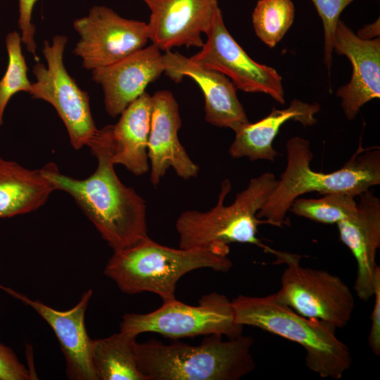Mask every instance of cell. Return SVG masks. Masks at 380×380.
<instances>
[{"label":"cell","mask_w":380,"mask_h":380,"mask_svg":"<svg viewBox=\"0 0 380 380\" xmlns=\"http://www.w3.org/2000/svg\"><path fill=\"white\" fill-rule=\"evenodd\" d=\"M80 35L73 53L88 70L109 65L144 48L148 40L147 23L121 17L104 6H93L75 19Z\"/></svg>","instance_id":"30bf717a"},{"label":"cell","mask_w":380,"mask_h":380,"mask_svg":"<svg viewBox=\"0 0 380 380\" xmlns=\"http://www.w3.org/2000/svg\"><path fill=\"white\" fill-rule=\"evenodd\" d=\"M54 191L41 168L30 170L0 156V218L37 210Z\"/></svg>","instance_id":"44dd1931"},{"label":"cell","mask_w":380,"mask_h":380,"mask_svg":"<svg viewBox=\"0 0 380 380\" xmlns=\"http://www.w3.org/2000/svg\"><path fill=\"white\" fill-rule=\"evenodd\" d=\"M264 251L277 258L275 263L286 265L281 288L275 293L280 302L303 317L324 322L335 329L348 324L355 299L339 277L325 270L302 267L299 255L268 246Z\"/></svg>","instance_id":"52a82bcc"},{"label":"cell","mask_w":380,"mask_h":380,"mask_svg":"<svg viewBox=\"0 0 380 380\" xmlns=\"http://www.w3.org/2000/svg\"><path fill=\"white\" fill-rule=\"evenodd\" d=\"M6 292L34 310L53 329L61 348L69 379L98 380L91 357L93 339L86 330L84 317L93 294L84 292L79 302L68 310H58L0 285Z\"/></svg>","instance_id":"4fadbf2b"},{"label":"cell","mask_w":380,"mask_h":380,"mask_svg":"<svg viewBox=\"0 0 380 380\" xmlns=\"http://www.w3.org/2000/svg\"><path fill=\"white\" fill-rule=\"evenodd\" d=\"M234 320L300 345L305 365L322 378L339 379L352 362L348 347L329 324L303 317L280 302L275 293L262 297L239 295L233 300Z\"/></svg>","instance_id":"5b68a950"},{"label":"cell","mask_w":380,"mask_h":380,"mask_svg":"<svg viewBox=\"0 0 380 380\" xmlns=\"http://www.w3.org/2000/svg\"><path fill=\"white\" fill-rule=\"evenodd\" d=\"M37 1L19 0L18 27L21 30L22 42L26 45L27 50L33 55L34 59L39 61L34 41L35 27L32 23V10Z\"/></svg>","instance_id":"83f0119b"},{"label":"cell","mask_w":380,"mask_h":380,"mask_svg":"<svg viewBox=\"0 0 380 380\" xmlns=\"http://www.w3.org/2000/svg\"><path fill=\"white\" fill-rule=\"evenodd\" d=\"M182 125L178 103L172 92L162 90L151 96L148 158L151 160V182L157 186L172 167L184 179L196 177L199 167L189 156L179 141Z\"/></svg>","instance_id":"5bb4252c"},{"label":"cell","mask_w":380,"mask_h":380,"mask_svg":"<svg viewBox=\"0 0 380 380\" xmlns=\"http://www.w3.org/2000/svg\"><path fill=\"white\" fill-rule=\"evenodd\" d=\"M229 253V245L174 248L147 237L132 247L113 252L104 274L125 293H153L165 303L176 299L177 283L191 271L210 268L228 272L232 267Z\"/></svg>","instance_id":"3957f363"},{"label":"cell","mask_w":380,"mask_h":380,"mask_svg":"<svg viewBox=\"0 0 380 380\" xmlns=\"http://www.w3.org/2000/svg\"><path fill=\"white\" fill-rule=\"evenodd\" d=\"M318 103H308L293 99L284 109L273 108L271 113L260 120L248 122L239 127L232 143L229 153L234 158H248L250 160H275L277 152L273 141L281 126L289 120L297 121L305 127L317 123L315 115L320 110Z\"/></svg>","instance_id":"d6986e66"},{"label":"cell","mask_w":380,"mask_h":380,"mask_svg":"<svg viewBox=\"0 0 380 380\" xmlns=\"http://www.w3.org/2000/svg\"><path fill=\"white\" fill-rule=\"evenodd\" d=\"M380 20L376 19L374 23L362 27L356 34L358 37L365 40H370L379 37Z\"/></svg>","instance_id":"f546056e"},{"label":"cell","mask_w":380,"mask_h":380,"mask_svg":"<svg viewBox=\"0 0 380 380\" xmlns=\"http://www.w3.org/2000/svg\"><path fill=\"white\" fill-rule=\"evenodd\" d=\"M32 375L14 351L0 343V380H29Z\"/></svg>","instance_id":"4316f807"},{"label":"cell","mask_w":380,"mask_h":380,"mask_svg":"<svg viewBox=\"0 0 380 380\" xmlns=\"http://www.w3.org/2000/svg\"><path fill=\"white\" fill-rule=\"evenodd\" d=\"M150 10L148 39L160 51L177 46L201 48L210 30L217 0H141Z\"/></svg>","instance_id":"7c38bea8"},{"label":"cell","mask_w":380,"mask_h":380,"mask_svg":"<svg viewBox=\"0 0 380 380\" xmlns=\"http://www.w3.org/2000/svg\"><path fill=\"white\" fill-rule=\"evenodd\" d=\"M222 337L209 335L198 346L136 341L138 368L148 380H238L253 372V337Z\"/></svg>","instance_id":"277c9868"},{"label":"cell","mask_w":380,"mask_h":380,"mask_svg":"<svg viewBox=\"0 0 380 380\" xmlns=\"http://www.w3.org/2000/svg\"><path fill=\"white\" fill-rule=\"evenodd\" d=\"M205 35L206 42L190 58L192 61L224 75L236 89L265 94L284 104L281 75L274 68L258 63L248 55L227 30L220 8Z\"/></svg>","instance_id":"8fae6325"},{"label":"cell","mask_w":380,"mask_h":380,"mask_svg":"<svg viewBox=\"0 0 380 380\" xmlns=\"http://www.w3.org/2000/svg\"><path fill=\"white\" fill-rule=\"evenodd\" d=\"M136 338L120 331L93 339L91 357L98 380H148L139 369Z\"/></svg>","instance_id":"7402d4cb"},{"label":"cell","mask_w":380,"mask_h":380,"mask_svg":"<svg viewBox=\"0 0 380 380\" xmlns=\"http://www.w3.org/2000/svg\"><path fill=\"white\" fill-rule=\"evenodd\" d=\"M151 113V96L144 92L122 112L118 122L112 125L113 163L123 165L137 176L149 170Z\"/></svg>","instance_id":"ffe728a7"},{"label":"cell","mask_w":380,"mask_h":380,"mask_svg":"<svg viewBox=\"0 0 380 380\" xmlns=\"http://www.w3.org/2000/svg\"><path fill=\"white\" fill-rule=\"evenodd\" d=\"M286 147L285 170L256 215L265 224L277 227L286 224V215L291 204L305 194L346 193L358 196L380 184V149L377 146L363 148L360 144L343 167L329 173L318 172L311 168L313 153L308 139L292 137Z\"/></svg>","instance_id":"7a4b0ae2"},{"label":"cell","mask_w":380,"mask_h":380,"mask_svg":"<svg viewBox=\"0 0 380 380\" xmlns=\"http://www.w3.org/2000/svg\"><path fill=\"white\" fill-rule=\"evenodd\" d=\"M350 194L334 193L319 198H297L289 210L310 220L327 224H337L353 215L357 210V201Z\"/></svg>","instance_id":"cb8c5ba5"},{"label":"cell","mask_w":380,"mask_h":380,"mask_svg":"<svg viewBox=\"0 0 380 380\" xmlns=\"http://www.w3.org/2000/svg\"><path fill=\"white\" fill-rule=\"evenodd\" d=\"M243 329L235 322L232 300L217 292L203 296L197 305L175 299L148 313H127L120 324V331L134 338L152 332L172 339L200 335L234 338L241 335Z\"/></svg>","instance_id":"ba28073f"},{"label":"cell","mask_w":380,"mask_h":380,"mask_svg":"<svg viewBox=\"0 0 380 380\" xmlns=\"http://www.w3.org/2000/svg\"><path fill=\"white\" fill-rule=\"evenodd\" d=\"M295 8L292 0H259L252 14L257 37L274 48L292 25Z\"/></svg>","instance_id":"603a6c76"},{"label":"cell","mask_w":380,"mask_h":380,"mask_svg":"<svg viewBox=\"0 0 380 380\" xmlns=\"http://www.w3.org/2000/svg\"><path fill=\"white\" fill-rule=\"evenodd\" d=\"M277 183L274 174L262 173L252 178L239 192L234 202L224 205V201L232 188L226 179L216 205L206 212L187 210L177 220L175 227L179 238V248L204 247L213 243L229 245L243 243L265 248L257 237L258 227L265 224L257 217Z\"/></svg>","instance_id":"8992f818"},{"label":"cell","mask_w":380,"mask_h":380,"mask_svg":"<svg viewBox=\"0 0 380 380\" xmlns=\"http://www.w3.org/2000/svg\"><path fill=\"white\" fill-rule=\"evenodd\" d=\"M21 35L16 31L6 37L8 63L6 72L0 80V126L4 122L5 108L11 98L17 92H30L31 84L27 78V66L22 53Z\"/></svg>","instance_id":"d4e9b609"},{"label":"cell","mask_w":380,"mask_h":380,"mask_svg":"<svg viewBox=\"0 0 380 380\" xmlns=\"http://www.w3.org/2000/svg\"><path fill=\"white\" fill-rule=\"evenodd\" d=\"M87 146L98 161L87 178L63 175L52 162L41 170L55 190L66 192L75 200L113 252L132 247L148 237L146 205L115 172L112 125L97 129Z\"/></svg>","instance_id":"6da1fadb"},{"label":"cell","mask_w":380,"mask_h":380,"mask_svg":"<svg viewBox=\"0 0 380 380\" xmlns=\"http://www.w3.org/2000/svg\"><path fill=\"white\" fill-rule=\"evenodd\" d=\"M374 305L372 312V324L368 336V343L372 351L380 355V267L376 268L374 278Z\"/></svg>","instance_id":"f1b7e54d"},{"label":"cell","mask_w":380,"mask_h":380,"mask_svg":"<svg viewBox=\"0 0 380 380\" xmlns=\"http://www.w3.org/2000/svg\"><path fill=\"white\" fill-rule=\"evenodd\" d=\"M163 72V54L151 44L114 63L92 70L91 76L102 87L106 112L115 118Z\"/></svg>","instance_id":"2e32d148"},{"label":"cell","mask_w":380,"mask_h":380,"mask_svg":"<svg viewBox=\"0 0 380 380\" xmlns=\"http://www.w3.org/2000/svg\"><path fill=\"white\" fill-rule=\"evenodd\" d=\"M67 42L64 35L53 37L51 44L44 41L42 53L47 67L39 61L34 65L36 82L32 83L29 94L53 106L67 129L72 146L80 150L87 146L98 129L91 113L88 93L77 86L63 64Z\"/></svg>","instance_id":"9c48e42d"},{"label":"cell","mask_w":380,"mask_h":380,"mask_svg":"<svg viewBox=\"0 0 380 380\" xmlns=\"http://www.w3.org/2000/svg\"><path fill=\"white\" fill-rule=\"evenodd\" d=\"M334 51L346 56L352 64L350 82L336 91L346 117L352 120L365 104L380 98V39H360L339 20L335 30Z\"/></svg>","instance_id":"9a60e30c"},{"label":"cell","mask_w":380,"mask_h":380,"mask_svg":"<svg viewBox=\"0 0 380 380\" xmlns=\"http://www.w3.org/2000/svg\"><path fill=\"white\" fill-rule=\"evenodd\" d=\"M358 196L355 213L336 224L341 241L357 262L354 289L358 298L366 301L374 296L379 266L375 259L380 246V199L369 189Z\"/></svg>","instance_id":"ac0fdd59"},{"label":"cell","mask_w":380,"mask_h":380,"mask_svg":"<svg viewBox=\"0 0 380 380\" xmlns=\"http://www.w3.org/2000/svg\"><path fill=\"white\" fill-rule=\"evenodd\" d=\"M165 72L175 82L189 77L196 82L205 98V120L234 132L249 122L239 101L236 88L224 75L206 68L178 52L163 54Z\"/></svg>","instance_id":"e0dca14e"},{"label":"cell","mask_w":380,"mask_h":380,"mask_svg":"<svg viewBox=\"0 0 380 380\" xmlns=\"http://www.w3.org/2000/svg\"><path fill=\"white\" fill-rule=\"evenodd\" d=\"M320 16L324 34V63L330 72L334 52L335 30L339 16L353 0H312Z\"/></svg>","instance_id":"484cf974"}]
</instances>
